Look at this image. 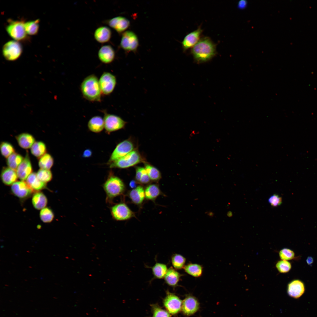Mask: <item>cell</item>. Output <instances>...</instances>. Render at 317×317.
<instances>
[{
    "mask_svg": "<svg viewBox=\"0 0 317 317\" xmlns=\"http://www.w3.org/2000/svg\"><path fill=\"white\" fill-rule=\"evenodd\" d=\"M195 60L198 63L208 61L216 53V45L209 37L201 38L191 50Z\"/></svg>",
    "mask_w": 317,
    "mask_h": 317,
    "instance_id": "obj_1",
    "label": "cell"
},
{
    "mask_svg": "<svg viewBox=\"0 0 317 317\" xmlns=\"http://www.w3.org/2000/svg\"><path fill=\"white\" fill-rule=\"evenodd\" d=\"M80 89L83 96L91 101H100L102 93L99 81L94 75L87 76L81 84Z\"/></svg>",
    "mask_w": 317,
    "mask_h": 317,
    "instance_id": "obj_2",
    "label": "cell"
},
{
    "mask_svg": "<svg viewBox=\"0 0 317 317\" xmlns=\"http://www.w3.org/2000/svg\"><path fill=\"white\" fill-rule=\"evenodd\" d=\"M103 188L106 194L107 200L110 201L124 192L125 186L119 178L110 175L103 184Z\"/></svg>",
    "mask_w": 317,
    "mask_h": 317,
    "instance_id": "obj_3",
    "label": "cell"
},
{
    "mask_svg": "<svg viewBox=\"0 0 317 317\" xmlns=\"http://www.w3.org/2000/svg\"><path fill=\"white\" fill-rule=\"evenodd\" d=\"M8 24L6 27L8 33L14 40L18 41H25L28 39L25 29L24 21L22 20H7Z\"/></svg>",
    "mask_w": 317,
    "mask_h": 317,
    "instance_id": "obj_4",
    "label": "cell"
},
{
    "mask_svg": "<svg viewBox=\"0 0 317 317\" xmlns=\"http://www.w3.org/2000/svg\"><path fill=\"white\" fill-rule=\"evenodd\" d=\"M142 160L138 151L134 150L123 157L109 164V167L111 168H127L139 163Z\"/></svg>",
    "mask_w": 317,
    "mask_h": 317,
    "instance_id": "obj_5",
    "label": "cell"
},
{
    "mask_svg": "<svg viewBox=\"0 0 317 317\" xmlns=\"http://www.w3.org/2000/svg\"><path fill=\"white\" fill-rule=\"evenodd\" d=\"M2 54L6 60L12 61L18 59L22 52L21 44L15 40L10 41L6 43L2 47Z\"/></svg>",
    "mask_w": 317,
    "mask_h": 317,
    "instance_id": "obj_6",
    "label": "cell"
},
{
    "mask_svg": "<svg viewBox=\"0 0 317 317\" xmlns=\"http://www.w3.org/2000/svg\"><path fill=\"white\" fill-rule=\"evenodd\" d=\"M103 118L104 128L108 134L123 128L127 122L116 115L104 112Z\"/></svg>",
    "mask_w": 317,
    "mask_h": 317,
    "instance_id": "obj_7",
    "label": "cell"
},
{
    "mask_svg": "<svg viewBox=\"0 0 317 317\" xmlns=\"http://www.w3.org/2000/svg\"><path fill=\"white\" fill-rule=\"evenodd\" d=\"M134 150V145L129 139L119 143L113 151L108 161L109 164L126 155Z\"/></svg>",
    "mask_w": 317,
    "mask_h": 317,
    "instance_id": "obj_8",
    "label": "cell"
},
{
    "mask_svg": "<svg viewBox=\"0 0 317 317\" xmlns=\"http://www.w3.org/2000/svg\"><path fill=\"white\" fill-rule=\"evenodd\" d=\"M110 210L113 218L117 221L127 220L134 216V213L124 203L115 205L111 208Z\"/></svg>",
    "mask_w": 317,
    "mask_h": 317,
    "instance_id": "obj_9",
    "label": "cell"
},
{
    "mask_svg": "<svg viewBox=\"0 0 317 317\" xmlns=\"http://www.w3.org/2000/svg\"><path fill=\"white\" fill-rule=\"evenodd\" d=\"M99 81L102 93L106 95L110 94L113 91L117 82L115 76L107 72H104Z\"/></svg>",
    "mask_w": 317,
    "mask_h": 317,
    "instance_id": "obj_10",
    "label": "cell"
},
{
    "mask_svg": "<svg viewBox=\"0 0 317 317\" xmlns=\"http://www.w3.org/2000/svg\"><path fill=\"white\" fill-rule=\"evenodd\" d=\"M163 303L167 311L172 314H175L182 308V302L177 296L167 291Z\"/></svg>",
    "mask_w": 317,
    "mask_h": 317,
    "instance_id": "obj_11",
    "label": "cell"
},
{
    "mask_svg": "<svg viewBox=\"0 0 317 317\" xmlns=\"http://www.w3.org/2000/svg\"><path fill=\"white\" fill-rule=\"evenodd\" d=\"M11 190L14 195L21 199L28 198L34 192L26 182L23 181L14 183L11 185Z\"/></svg>",
    "mask_w": 317,
    "mask_h": 317,
    "instance_id": "obj_12",
    "label": "cell"
},
{
    "mask_svg": "<svg viewBox=\"0 0 317 317\" xmlns=\"http://www.w3.org/2000/svg\"><path fill=\"white\" fill-rule=\"evenodd\" d=\"M139 45L137 37L133 32L127 31L122 34L120 43L121 47L127 51H134Z\"/></svg>",
    "mask_w": 317,
    "mask_h": 317,
    "instance_id": "obj_13",
    "label": "cell"
},
{
    "mask_svg": "<svg viewBox=\"0 0 317 317\" xmlns=\"http://www.w3.org/2000/svg\"><path fill=\"white\" fill-rule=\"evenodd\" d=\"M16 171L18 178L23 181L26 180L29 175L33 173L32 167L28 152Z\"/></svg>",
    "mask_w": 317,
    "mask_h": 317,
    "instance_id": "obj_14",
    "label": "cell"
},
{
    "mask_svg": "<svg viewBox=\"0 0 317 317\" xmlns=\"http://www.w3.org/2000/svg\"><path fill=\"white\" fill-rule=\"evenodd\" d=\"M199 307V303L197 299L193 296H188L183 301L182 309L184 314L190 316L196 312Z\"/></svg>",
    "mask_w": 317,
    "mask_h": 317,
    "instance_id": "obj_15",
    "label": "cell"
},
{
    "mask_svg": "<svg viewBox=\"0 0 317 317\" xmlns=\"http://www.w3.org/2000/svg\"><path fill=\"white\" fill-rule=\"evenodd\" d=\"M305 290L304 284L301 280L295 279L290 282L287 286V293L293 298H298L304 293Z\"/></svg>",
    "mask_w": 317,
    "mask_h": 317,
    "instance_id": "obj_16",
    "label": "cell"
},
{
    "mask_svg": "<svg viewBox=\"0 0 317 317\" xmlns=\"http://www.w3.org/2000/svg\"><path fill=\"white\" fill-rule=\"evenodd\" d=\"M203 30L200 27L196 30L187 35L182 42L184 51L194 46L200 40V37Z\"/></svg>",
    "mask_w": 317,
    "mask_h": 317,
    "instance_id": "obj_17",
    "label": "cell"
},
{
    "mask_svg": "<svg viewBox=\"0 0 317 317\" xmlns=\"http://www.w3.org/2000/svg\"><path fill=\"white\" fill-rule=\"evenodd\" d=\"M106 22L109 26L119 33L126 30L130 24V22L128 19L120 16L114 17Z\"/></svg>",
    "mask_w": 317,
    "mask_h": 317,
    "instance_id": "obj_18",
    "label": "cell"
},
{
    "mask_svg": "<svg viewBox=\"0 0 317 317\" xmlns=\"http://www.w3.org/2000/svg\"><path fill=\"white\" fill-rule=\"evenodd\" d=\"M115 53L112 47L109 45L102 46L99 50L98 56L100 60L105 64L112 62L114 59Z\"/></svg>",
    "mask_w": 317,
    "mask_h": 317,
    "instance_id": "obj_19",
    "label": "cell"
},
{
    "mask_svg": "<svg viewBox=\"0 0 317 317\" xmlns=\"http://www.w3.org/2000/svg\"><path fill=\"white\" fill-rule=\"evenodd\" d=\"M1 178L4 184L10 186L16 182L18 177L16 171L8 167H4L1 171Z\"/></svg>",
    "mask_w": 317,
    "mask_h": 317,
    "instance_id": "obj_20",
    "label": "cell"
},
{
    "mask_svg": "<svg viewBox=\"0 0 317 317\" xmlns=\"http://www.w3.org/2000/svg\"><path fill=\"white\" fill-rule=\"evenodd\" d=\"M111 31L108 27L106 26H100L97 28L94 34L95 38L97 41L100 43H104L110 39Z\"/></svg>",
    "mask_w": 317,
    "mask_h": 317,
    "instance_id": "obj_21",
    "label": "cell"
},
{
    "mask_svg": "<svg viewBox=\"0 0 317 317\" xmlns=\"http://www.w3.org/2000/svg\"><path fill=\"white\" fill-rule=\"evenodd\" d=\"M15 137L18 145L25 149L31 148L36 141L33 136L28 133H22L16 136Z\"/></svg>",
    "mask_w": 317,
    "mask_h": 317,
    "instance_id": "obj_22",
    "label": "cell"
},
{
    "mask_svg": "<svg viewBox=\"0 0 317 317\" xmlns=\"http://www.w3.org/2000/svg\"><path fill=\"white\" fill-rule=\"evenodd\" d=\"M128 195L133 203L136 205H140L145 198V190L142 186H138L130 191Z\"/></svg>",
    "mask_w": 317,
    "mask_h": 317,
    "instance_id": "obj_23",
    "label": "cell"
},
{
    "mask_svg": "<svg viewBox=\"0 0 317 317\" xmlns=\"http://www.w3.org/2000/svg\"><path fill=\"white\" fill-rule=\"evenodd\" d=\"M182 275L172 267L168 269L164 277L165 283L168 285L175 286L178 284Z\"/></svg>",
    "mask_w": 317,
    "mask_h": 317,
    "instance_id": "obj_24",
    "label": "cell"
},
{
    "mask_svg": "<svg viewBox=\"0 0 317 317\" xmlns=\"http://www.w3.org/2000/svg\"><path fill=\"white\" fill-rule=\"evenodd\" d=\"M26 182L34 192L39 191L46 188V183L39 180L36 173L34 172L32 173L28 177Z\"/></svg>",
    "mask_w": 317,
    "mask_h": 317,
    "instance_id": "obj_25",
    "label": "cell"
},
{
    "mask_svg": "<svg viewBox=\"0 0 317 317\" xmlns=\"http://www.w3.org/2000/svg\"><path fill=\"white\" fill-rule=\"evenodd\" d=\"M87 125L89 129L91 131L96 133H99L104 128V119L100 116H94L90 119Z\"/></svg>",
    "mask_w": 317,
    "mask_h": 317,
    "instance_id": "obj_26",
    "label": "cell"
},
{
    "mask_svg": "<svg viewBox=\"0 0 317 317\" xmlns=\"http://www.w3.org/2000/svg\"><path fill=\"white\" fill-rule=\"evenodd\" d=\"M32 202L34 208L38 210H42L46 206L47 199L45 195L42 192H36L33 194Z\"/></svg>",
    "mask_w": 317,
    "mask_h": 317,
    "instance_id": "obj_27",
    "label": "cell"
},
{
    "mask_svg": "<svg viewBox=\"0 0 317 317\" xmlns=\"http://www.w3.org/2000/svg\"><path fill=\"white\" fill-rule=\"evenodd\" d=\"M31 151L32 155L39 159L46 153V145L42 141H35L31 148Z\"/></svg>",
    "mask_w": 317,
    "mask_h": 317,
    "instance_id": "obj_28",
    "label": "cell"
},
{
    "mask_svg": "<svg viewBox=\"0 0 317 317\" xmlns=\"http://www.w3.org/2000/svg\"><path fill=\"white\" fill-rule=\"evenodd\" d=\"M24 158L21 154L14 152L6 158V162L8 167L16 171Z\"/></svg>",
    "mask_w": 317,
    "mask_h": 317,
    "instance_id": "obj_29",
    "label": "cell"
},
{
    "mask_svg": "<svg viewBox=\"0 0 317 317\" xmlns=\"http://www.w3.org/2000/svg\"><path fill=\"white\" fill-rule=\"evenodd\" d=\"M154 279H162L164 278L168 270L167 265L164 264L156 262L151 267Z\"/></svg>",
    "mask_w": 317,
    "mask_h": 317,
    "instance_id": "obj_30",
    "label": "cell"
},
{
    "mask_svg": "<svg viewBox=\"0 0 317 317\" xmlns=\"http://www.w3.org/2000/svg\"><path fill=\"white\" fill-rule=\"evenodd\" d=\"M183 269L187 273L195 277L200 276L203 271L202 266L197 264L189 263L185 265Z\"/></svg>",
    "mask_w": 317,
    "mask_h": 317,
    "instance_id": "obj_31",
    "label": "cell"
},
{
    "mask_svg": "<svg viewBox=\"0 0 317 317\" xmlns=\"http://www.w3.org/2000/svg\"><path fill=\"white\" fill-rule=\"evenodd\" d=\"M158 186L156 184H151L145 189V197L147 200H154L161 194Z\"/></svg>",
    "mask_w": 317,
    "mask_h": 317,
    "instance_id": "obj_32",
    "label": "cell"
},
{
    "mask_svg": "<svg viewBox=\"0 0 317 317\" xmlns=\"http://www.w3.org/2000/svg\"><path fill=\"white\" fill-rule=\"evenodd\" d=\"M144 168L151 180L157 182L161 178V173L155 167L151 164L145 163Z\"/></svg>",
    "mask_w": 317,
    "mask_h": 317,
    "instance_id": "obj_33",
    "label": "cell"
},
{
    "mask_svg": "<svg viewBox=\"0 0 317 317\" xmlns=\"http://www.w3.org/2000/svg\"><path fill=\"white\" fill-rule=\"evenodd\" d=\"M39 159L38 164L40 168L50 170L53 165V158L49 154L46 153Z\"/></svg>",
    "mask_w": 317,
    "mask_h": 317,
    "instance_id": "obj_34",
    "label": "cell"
},
{
    "mask_svg": "<svg viewBox=\"0 0 317 317\" xmlns=\"http://www.w3.org/2000/svg\"><path fill=\"white\" fill-rule=\"evenodd\" d=\"M39 22L40 20L38 19L25 22L24 27L27 34L30 35L37 34L39 28Z\"/></svg>",
    "mask_w": 317,
    "mask_h": 317,
    "instance_id": "obj_35",
    "label": "cell"
},
{
    "mask_svg": "<svg viewBox=\"0 0 317 317\" xmlns=\"http://www.w3.org/2000/svg\"><path fill=\"white\" fill-rule=\"evenodd\" d=\"M172 264L176 270L183 269L185 266L186 259L182 255L178 254H173L171 256Z\"/></svg>",
    "mask_w": 317,
    "mask_h": 317,
    "instance_id": "obj_36",
    "label": "cell"
},
{
    "mask_svg": "<svg viewBox=\"0 0 317 317\" xmlns=\"http://www.w3.org/2000/svg\"><path fill=\"white\" fill-rule=\"evenodd\" d=\"M0 149L2 155L6 158L15 152V149L13 146L6 141H2L1 143Z\"/></svg>",
    "mask_w": 317,
    "mask_h": 317,
    "instance_id": "obj_37",
    "label": "cell"
},
{
    "mask_svg": "<svg viewBox=\"0 0 317 317\" xmlns=\"http://www.w3.org/2000/svg\"><path fill=\"white\" fill-rule=\"evenodd\" d=\"M40 218L44 222L49 223L53 220L54 215L52 210L48 207L45 208L41 210L40 213Z\"/></svg>",
    "mask_w": 317,
    "mask_h": 317,
    "instance_id": "obj_38",
    "label": "cell"
},
{
    "mask_svg": "<svg viewBox=\"0 0 317 317\" xmlns=\"http://www.w3.org/2000/svg\"><path fill=\"white\" fill-rule=\"evenodd\" d=\"M36 175L39 180L45 183L51 181L53 177L50 170L40 168L36 173Z\"/></svg>",
    "mask_w": 317,
    "mask_h": 317,
    "instance_id": "obj_39",
    "label": "cell"
},
{
    "mask_svg": "<svg viewBox=\"0 0 317 317\" xmlns=\"http://www.w3.org/2000/svg\"><path fill=\"white\" fill-rule=\"evenodd\" d=\"M277 270L281 273L289 272L291 268V265L288 261L281 260L279 261L276 264Z\"/></svg>",
    "mask_w": 317,
    "mask_h": 317,
    "instance_id": "obj_40",
    "label": "cell"
},
{
    "mask_svg": "<svg viewBox=\"0 0 317 317\" xmlns=\"http://www.w3.org/2000/svg\"><path fill=\"white\" fill-rule=\"evenodd\" d=\"M280 258L281 260L289 261L295 259L294 252L287 248H284L281 249L279 253Z\"/></svg>",
    "mask_w": 317,
    "mask_h": 317,
    "instance_id": "obj_41",
    "label": "cell"
},
{
    "mask_svg": "<svg viewBox=\"0 0 317 317\" xmlns=\"http://www.w3.org/2000/svg\"><path fill=\"white\" fill-rule=\"evenodd\" d=\"M152 317H171L169 312L156 304L152 305Z\"/></svg>",
    "mask_w": 317,
    "mask_h": 317,
    "instance_id": "obj_42",
    "label": "cell"
},
{
    "mask_svg": "<svg viewBox=\"0 0 317 317\" xmlns=\"http://www.w3.org/2000/svg\"><path fill=\"white\" fill-rule=\"evenodd\" d=\"M268 202L273 207H275L280 205L282 203V198L278 195L274 194L269 198Z\"/></svg>",
    "mask_w": 317,
    "mask_h": 317,
    "instance_id": "obj_43",
    "label": "cell"
},
{
    "mask_svg": "<svg viewBox=\"0 0 317 317\" xmlns=\"http://www.w3.org/2000/svg\"><path fill=\"white\" fill-rule=\"evenodd\" d=\"M151 180L149 177L144 168H142V174L139 183L141 184H146L149 183Z\"/></svg>",
    "mask_w": 317,
    "mask_h": 317,
    "instance_id": "obj_44",
    "label": "cell"
},
{
    "mask_svg": "<svg viewBox=\"0 0 317 317\" xmlns=\"http://www.w3.org/2000/svg\"><path fill=\"white\" fill-rule=\"evenodd\" d=\"M247 2L246 1L241 0L238 2L237 7L240 9H243L247 6Z\"/></svg>",
    "mask_w": 317,
    "mask_h": 317,
    "instance_id": "obj_45",
    "label": "cell"
},
{
    "mask_svg": "<svg viewBox=\"0 0 317 317\" xmlns=\"http://www.w3.org/2000/svg\"><path fill=\"white\" fill-rule=\"evenodd\" d=\"M92 154V152L91 150L89 149L85 150L82 154V157L85 158L89 157L91 156Z\"/></svg>",
    "mask_w": 317,
    "mask_h": 317,
    "instance_id": "obj_46",
    "label": "cell"
},
{
    "mask_svg": "<svg viewBox=\"0 0 317 317\" xmlns=\"http://www.w3.org/2000/svg\"><path fill=\"white\" fill-rule=\"evenodd\" d=\"M313 258L311 256H308L307 258L306 261L307 264L309 265H312L313 262Z\"/></svg>",
    "mask_w": 317,
    "mask_h": 317,
    "instance_id": "obj_47",
    "label": "cell"
},
{
    "mask_svg": "<svg viewBox=\"0 0 317 317\" xmlns=\"http://www.w3.org/2000/svg\"><path fill=\"white\" fill-rule=\"evenodd\" d=\"M137 182L136 181L132 180L129 183V186L131 188L133 189L136 188L137 187L136 186Z\"/></svg>",
    "mask_w": 317,
    "mask_h": 317,
    "instance_id": "obj_48",
    "label": "cell"
},
{
    "mask_svg": "<svg viewBox=\"0 0 317 317\" xmlns=\"http://www.w3.org/2000/svg\"><path fill=\"white\" fill-rule=\"evenodd\" d=\"M207 214L211 217H212L214 215V213L212 212H209L207 213Z\"/></svg>",
    "mask_w": 317,
    "mask_h": 317,
    "instance_id": "obj_49",
    "label": "cell"
},
{
    "mask_svg": "<svg viewBox=\"0 0 317 317\" xmlns=\"http://www.w3.org/2000/svg\"><path fill=\"white\" fill-rule=\"evenodd\" d=\"M197 133H197V132H196V131H192V132H191V133H190V137H192L194 135H195V134H197Z\"/></svg>",
    "mask_w": 317,
    "mask_h": 317,
    "instance_id": "obj_50",
    "label": "cell"
}]
</instances>
